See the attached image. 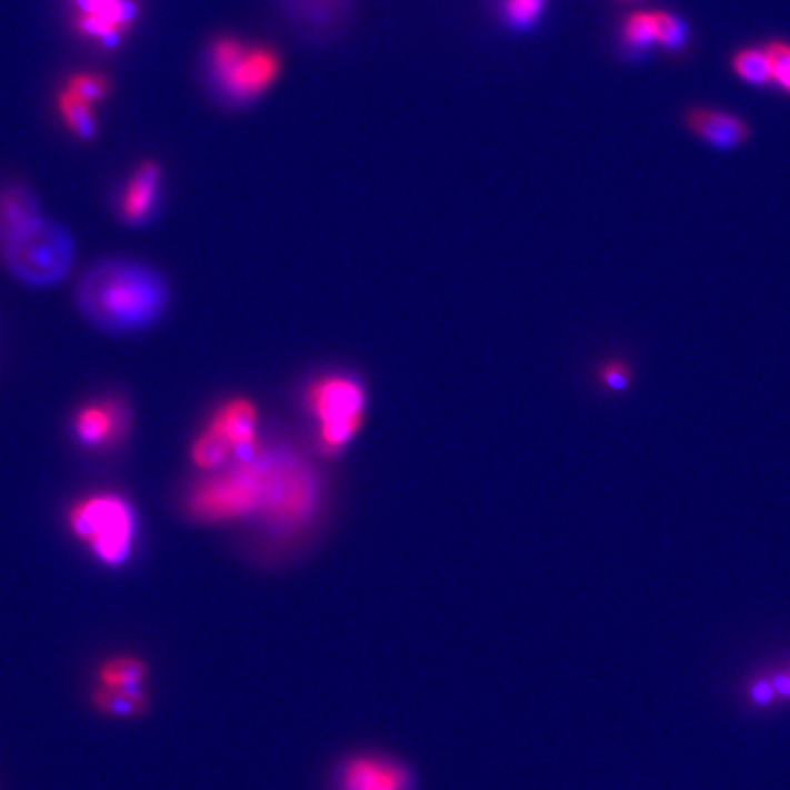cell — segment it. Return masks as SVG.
Instances as JSON below:
<instances>
[{"label":"cell","mask_w":790,"mask_h":790,"mask_svg":"<svg viewBox=\"0 0 790 790\" xmlns=\"http://www.w3.org/2000/svg\"><path fill=\"white\" fill-rule=\"evenodd\" d=\"M149 667L141 657L116 653L99 664L90 701L104 718H140L149 704Z\"/></svg>","instance_id":"cell-7"},{"label":"cell","mask_w":790,"mask_h":790,"mask_svg":"<svg viewBox=\"0 0 790 790\" xmlns=\"http://www.w3.org/2000/svg\"><path fill=\"white\" fill-rule=\"evenodd\" d=\"M269 454L237 460L212 470L186 497V512L194 522L226 523L262 512L268 494Z\"/></svg>","instance_id":"cell-5"},{"label":"cell","mask_w":790,"mask_h":790,"mask_svg":"<svg viewBox=\"0 0 790 790\" xmlns=\"http://www.w3.org/2000/svg\"><path fill=\"white\" fill-rule=\"evenodd\" d=\"M67 527L101 568H124L140 542L138 511L129 498L114 491L90 492L73 501Z\"/></svg>","instance_id":"cell-3"},{"label":"cell","mask_w":790,"mask_h":790,"mask_svg":"<svg viewBox=\"0 0 790 790\" xmlns=\"http://www.w3.org/2000/svg\"><path fill=\"white\" fill-rule=\"evenodd\" d=\"M657 19V44L667 48H676L684 39V27L672 13L667 11H656Z\"/></svg>","instance_id":"cell-22"},{"label":"cell","mask_w":790,"mask_h":790,"mask_svg":"<svg viewBox=\"0 0 790 790\" xmlns=\"http://www.w3.org/2000/svg\"><path fill=\"white\" fill-rule=\"evenodd\" d=\"M749 699L752 704L760 708H769L778 704L774 688H772L769 676L756 677L754 681L750 682Z\"/></svg>","instance_id":"cell-23"},{"label":"cell","mask_w":790,"mask_h":790,"mask_svg":"<svg viewBox=\"0 0 790 790\" xmlns=\"http://www.w3.org/2000/svg\"><path fill=\"white\" fill-rule=\"evenodd\" d=\"M308 404L319 424L322 450L336 454L350 443L361 427L367 393L361 382L336 373L311 384Z\"/></svg>","instance_id":"cell-6"},{"label":"cell","mask_w":790,"mask_h":790,"mask_svg":"<svg viewBox=\"0 0 790 790\" xmlns=\"http://www.w3.org/2000/svg\"><path fill=\"white\" fill-rule=\"evenodd\" d=\"M58 107L62 123L67 124V129L76 138L83 141L92 140L96 136V116H93L92 104L73 96L67 88H62L59 92Z\"/></svg>","instance_id":"cell-16"},{"label":"cell","mask_w":790,"mask_h":790,"mask_svg":"<svg viewBox=\"0 0 790 790\" xmlns=\"http://www.w3.org/2000/svg\"><path fill=\"white\" fill-rule=\"evenodd\" d=\"M171 288L160 269L134 259L99 260L76 288V306L88 324L109 336H136L166 316Z\"/></svg>","instance_id":"cell-1"},{"label":"cell","mask_w":790,"mask_h":790,"mask_svg":"<svg viewBox=\"0 0 790 790\" xmlns=\"http://www.w3.org/2000/svg\"><path fill=\"white\" fill-rule=\"evenodd\" d=\"M622 37L628 47L646 48L657 44L656 11H641L628 17L622 27Z\"/></svg>","instance_id":"cell-19"},{"label":"cell","mask_w":790,"mask_h":790,"mask_svg":"<svg viewBox=\"0 0 790 790\" xmlns=\"http://www.w3.org/2000/svg\"><path fill=\"white\" fill-rule=\"evenodd\" d=\"M72 436L81 447L90 450L114 449L129 438L132 410L127 399L116 393L88 399L73 412Z\"/></svg>","instance_id":"cell-11"},{"label":"cell","mask_w":790,"mask_h":790,"mask_svg":"<svg viewBox=\"0 0 790 790\" xmlns=\"http://www.w3.org/2000/svg\"><path fill=\"white\" fill-rule=\"evenodd\" d=\"M763 52L769 61L772 84H778L790 93V44L781 41L769 42Z\"/></svg>","instance_id":"cell-21"},{"label":"cell","mask_w":790,"mask_h":790,"mask_svg":"<svg viewBox=\"0 0 790 790\" xmlns=\"http://www.w3.org/2000/svg\"><path fill=\"white\" fill-rule=\"evenodd\" d=\"M599 379L610 390H622V388L628 387L630 372H628V367H626L624 362L611 361L600 368Z\"/></svg>","instance_id":"cell-24"},{"label":"cell","mask_w":790,"mask_h":790,"mask_svg":"<svg viewBox=\"0 0 790 790\" xmlns=\"http://www.w3.org/2000/svg\"><path fill=\"white\" fill-rule=\"evenodd\" d=\"M687 123L693 134L716 149H736L749 140V124L723 110L692 109Z\"/></svg>","instance_id":"cell-15"},{"label":"cell","mask_w":790,"mask_h":790,"mask_svg":"<svg viewBox=\"0 0 790 790\" xmlns=\"http://www.w3.org/2000/svg\"><path fill=\"white\" fill-rule=\"evenodd\" d=\"M280 17L310 41H330L347 27L356 0H273Z\"/></svg>","instance_id":"cell-12"},{"label":"cell","mask_w":790,"mask_h":790,"mask_svg":"<svg viewBox=\"0 0 790 790\" xmlns=\"http://www.w3.org/2000/svg\"><path fill=\"white\" fill-rule=\"evenodd\" d=\"M0 260L30 288L59 284L76 262L72 233L42 214L27 187L0 189Z\"/></svg>","instance_id":"cell-2"},{"label":"cell","mask_w":790,"mask_h":790,"mask_svg":"<svg viewBox=\"0 0 790 790\" xmlns=\"http://www.w3.org/2000/svg\"><path fill=\"white\" fill-rule=\"evenodd\" d=\"M284 62L273 47L238 36H218L206 50V73L223 103L246 107L277 87Z\"/></svg>","instance_id":"cell-4"},{"label":"cell","mask_w":790,"mask_h":790,"mask_svg":"<svg viewBox=\"0 0 790 790\" xmlns=\"http://www.w3.org/2000/svg\"><path fill=\"white\" fill-rule=\"evenodd\" d=\"M787 667H789V670H790V662H789V664H787Z\"/></svg>","instance_id":"cell-25"},{"label":"cell","mask_w":790,"mask_h":790,"mask_svg":"<svg viewBox=\"0 0 790 790\" xmlns=\"http://www.w3.org/2000/svg\"><path fill=\"white\" fill-rule=\"evenodd\" d=\"M548 0H501V21L509 30L526 31L537 27Z\"/></svg>","instance_id":"cell-17"},{"label":"cell","mask_w":790,"mask_h":790,"mask_svg":"<svg viewBox=\"0 0 790 790\" xmlns=\"http://www.w3.org/2000/svg\"><path fill=\"white\" fill-rule=\"evenodd\" d=\"M330 790H416L407 761L387 750H351L330 772Z\"/></svg>","instance_id":"cell-9"},{"label":"cell","mask_w":790,"mask_h":790,"mask_svg":"<svg viewBox=\"0 0 790 790\" xmlns=\"http://www.w3.org/2000/svg\"><path fill=\"white\" fill-rule=\"evenodd\" d=\"M64 88L92 107L104 101L110 92L109 79L104 78L103 73L93 72L73 73L68 78Z\"/></svg>","instance_id":"cell-20"},{"label":"cell","mask_w":790,"mask_h":790,"mask_svg":"<svg viewBox=\"0 0 790 790\" xmlns=\"http://www.w3.org/2000/svg\"><path fill=\"white\" fill-rule=\"evenodd\" d=\"M257 427V409L243 398L229 399L220 404L207 424V429L217 432L233 449L234 460H249L259 454Z\"/></svg>","instance_id":"cell-14"},{"label":"cell","mask_w":790,"mask_h":790,"mask_svg":"<svg viewBox=\"0 0 790 790\" xmlns=\"http://www.w3.org/2000/svg\"><path fill=\"white\" fill-rule=\"evenodd\" d=\"M733 72L743 79L744 83L754 87H769L772 84L769 61L764 56L763 48H744L736 53L732 59Z\"/></svg>","instance_id":"cell-18"},{"label":"cell","mask_w":790,"mask_h":790,"mask_svg":"<svg viewBox=\"0 0 790 790\" xmlns=\"http://www.w3.org/2000/svg\"><path fill=\"white\" fill-rule=\"evenodd\" d=\"M317 481L308 467L290 456L269 454V483L260 514L274 529L308 522L317 503Z\"/></svg>","instance_id":"cell-8"},{"label":"cell","mask_w":790,"mask_h":790,"mask_svg":"<svg viewBox=\"0 0 790 790\" xmlns=\"http://www.w3.org/2000/svg\"><path fill=\"white\" fill-rule=\"evenodd\" d=\"M72 28L101 50H118L140 19L138 0H67Z\"/></svg>","instance_id":"cell-10"},{"label":"cell","mask_w":790,"mask_h":790,"mask_svg":"<svg viewBox=\"0 0 790 790\" xmlns=\"http://www.w3.org/2000/svg\"><path fill=\"white\" fill-rule=\"evenodd\" d=\"M161 180H163V172L160 163H156L154 160L141 161L119 192V220L129 223L132 228L149 223L160 207Z\"/></svg>","instance_id":"cell-13"}]
</instances>
